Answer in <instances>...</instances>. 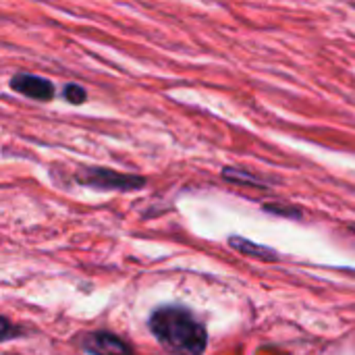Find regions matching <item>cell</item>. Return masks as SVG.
<instances>
[{"instance_id": "cell-2", "label": "cell", "mask_w": 355, "mask_h": 355, "mask_svg": "<svg viewBox=\"0 0 355 355\" xmlns=\"http://www.w3.org/2000/svg\"><path fill=\"white\" fill-rule=\"evenodd\" d=\"M75 179L85 187H94V189H102V191H133V189H141L146 185L144 177L116 173V171H108V168H98V166L79 168Z\"/></svg>"}, {"instance_id": "cell-7", "label": "cell", "mask_w": 355, "mask_h": 355, "mask_svg": "<svg viewBox=\"0 0 355 355\" xmlns=\"http://www.w3.org/2000/svg\"><path fill=\"white\" fill-rule=\"evenodd\" d=\"M64 98L71 102V104H81V102H85V89L83 87H79V85H75V83H69L67 87H64Z\"/></svg>"}, {"instance_id": "cell-4", "label": "cell", "mask_w": 355, "mask_h": 355, "mask_svg": "<svg viewBox=\"0 0 355 355\" xmlns=\"http://www.w3.org/2000/svg\"><path fill=\"white\" fill-rule=\"evenodd\" d=\"M10 87L27 98H33V100H52L54 96V83L44 79V77H35V75H27V73H21V75H15L10 79Z\"/></svg>"}, {"instance_id": "cell-8", "label": "cell", "mask_w": 355, "mask_h": 355, "mask_svg": "<svg viewBox=\"0 0 355 355\" xmlns=\"http://www.w3.org/2000/svg\"><path fill=\"white\" fill-rule=\"evenodd\" d=\"M15 335H17L15 327H12L6 318H2V316H0V341L10 339V337H15Z\"/></svg>"}, {"instance_id": "cell-3", "label": "cell", "mask_w": 355, "mask_h": 355, "mask_svg": "<svg viewBox=\"0 0 355 355\" xmlns=\"http://www.w3.org/2000/svg\"><path fill=\"white\" fill-rule=\"evenodd\" d=\"M83 352L89 355H133L131 347L116 335L110 333H85L79 339Z\"/></svg>"}, {"instance_id": "cell-6", "label": "cell", "mask_w": 355, "mask_h": 355, "mask_svg": "<svg viewBox=\"0 0 355 355\" xmlns=\"http://www.w3.org/2000/svg\"><path fill=\"white\" fill-rule=\"evenodd\" d=\"M223 177H225V179H229V181H233V183H243V185H258V187H264V185L260 183V179H258V177H254V175H250V173H245V171L225 168V171H223Z\"/></svg>"}, {"instance_id": "cell-1", "label": "cell", "mask_w": 355, "mask_h": 355, "mask_svg": "<svg viewBox=\"0 0 355 355\" xmlns=\"http://www.w3.org/2000/svg\"><path fill=\"white\" fill-rule=\"evenodd\" d=\"M150 329L158 343L173 355H202L208 343L204 324L179 306L158 308L150 316Z\"/></svg>"}, {"instance_id": "cell-5", "label": "cell", "mask_w": 355, "mask_h": 355, "mask_svg": "<svg viewBox=\"0 0 355 355\" xmlns=\"http://www.w3.org/2000/svg\"><path fill=\"white\" fill-rule=\"evenodd\" d=\"M229 245L233 250L245 254V256H254V258H260V260H268L270 262V260H277L279 258L277 252H272L268 248H262V245H256V243H252L248 239H241V237H231L229 239Z\"/></svg>"}]
</instances>
